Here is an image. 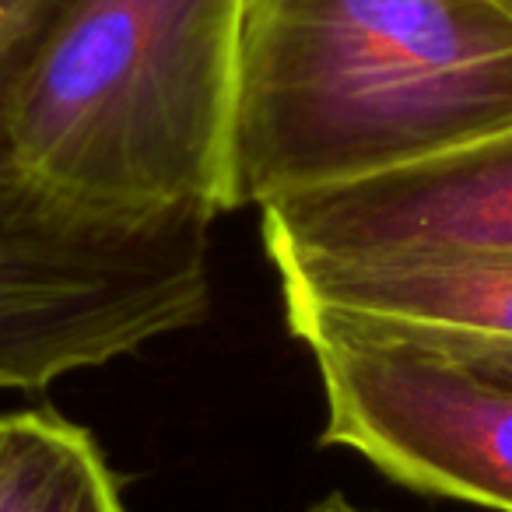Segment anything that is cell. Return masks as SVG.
Returning a JSON list of instances; mask_svg holds the SVG:
<instances>
[{"label": "cell", "mask_w": 512, "mask_h": 512, "mask_svg": "<svg viewBox=\"0 0 512 512\" xmlns=\"http://www.w3.org/2000/svg\"><path fill=\"white\" fill-rule=\"evenodd\" d=\"M323 383V446L421 495L512 512V337L299 316Z\"/></svg>", "instance_id": "4"}, {"label": "cell", "mask_w": 512, "mask_h": 512, "mask_svg": "<svg viewBox=\"0 0 512 512\" xmlns=\"http://www.w3.org/2000/svg\"><path fill=\"white\" fill-rule=\"evenodd\" d=\"M271 264L292 256L512 253V130L362 183L260 211Z\"/></svg>", "instance_id": "5"}, {"label": "cell", "mask_w": 512, "mask_h": 512, "mask_svg": "<svg viewBox=\"0 0 512 512\" xmlns=\"http://www.w3.org/2000/svg\"><path fill=\"white\" fill-rule=\"evenodd\" d=\"M204 218L88 214L0 176V393H43L211 313Z\"/></svg>", "instance_id": "3"}, {"label": "cell", "mask_w": 512, "mask_h": 512, "mask_svg": "<svg viewBox=\"0 0 512 512\" xmlns=\"http://www.w3.org/2000/svg\"><path fill=\"white\" fill-rule=\"evenodd\" d=\"M505 4H509V8H512V0H505Z\"/></svg>", "instance_id": "10"}, {"label": "cell", "mask_w": 512, "mask_h": 512, "mask_svg": "<svg viewBox=\"0 0 512 512\" xmlns=\"http://www.w3.org/2000/svg\"><path fill=\"white\" fill-rule=\"evenodd\" d=\"M67 8V0H0V176L8 165V113L32 57L46 32Z\"/></svg>", "instance_id": "8"}, {"label": "cell", "mask_w": 512, "mask_h": 512, "mask_svg": "<svg viewBox=\"0 0 512 512\" xmlns=\"http://www.w3.org/2000/svg\"><path fill=\"white\" fill-rule=\"evenodd\" d=\"M512 130L505 0H246L235 193L260 211Z\"/></svg>", "instance_id": "1"}, {"label": "cell", "mask_w": 512, "mask_h": 512, "mask_svg": "<svg viewBox=\"0 0 512 512\" xmlns=\"http://www.w3.org/2000/svg\"><path fill=\"white\" fill-rule=\"evenodd\" d=\"M0 512H127L88 428L50 411L0 414Z\"/></svg>", "instance_id": "7"}, {"label": "cell", "mask_w": 512, "mask_h": 512, "mask_svg": "<svg viewBox=\"0 0 512 512\" xmlns=\"http://www.w3.org/2000/svg\"><path fill=\"white\" fill-rule=\"evenodd\" d=\"M242 18L246 0H67L11 99V172L102 218L235 211Z\"/></svg>", "instance_id": "2"}, {"label": "cell", "mask_w": 512, "mask_h": 512, "mask_svg": "<svg viewBox=\"0 0 512 512\" xmlns=\"http://www.w3.org/2000/svg\"><path fill=\"white\" fill-rule=\"evenodd\" d=\"M285 316H355L512 337V253L292 256Z\"/></svg>", "instance_id": "6"}, {"label": "cell", "mask_w": 512, "mask_h": 512, "mask_svg": "<svg viewBox=\"0 0 512 512\" xmlns=\"http://www.w3.org/2000/svg\"><path fill=\"white\" fill-rule=\"evenodd\" d=\"M306 512H369V509H358V505L351 502L348 495H341V491H334V495L320 498V502H316L313 509H306Z\"/></svg>", "instance_id": "9"}]
</instances>
